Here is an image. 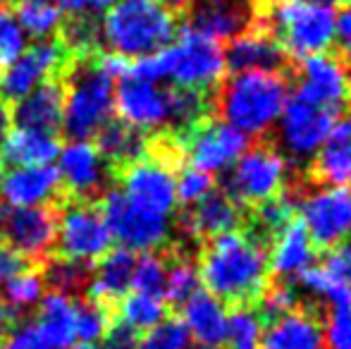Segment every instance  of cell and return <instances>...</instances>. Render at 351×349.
<instances>
[{"mask_svg": "<svg viewBox=\"0 0 351 349\" xmlns=\"http://www.w3.org/2000/svg\"><path fill=\"white\" fill-rule=\"evenodd\" d=\"M337 112L328 108L306 103L296 96H289L285 110L278 120V141L280 154L294 163H308L315 158L323 141L332 130Z\"/></svg>", "mask_w": 351, "mask_h": 349, "instance_id": "10", "label": "cell"}, {"mask_svg": "<svg viewBox=\"0 0 351 349\" xmlns=\"http://www.w3.org/2000/svg\"><path fill=\"white\" fill-rule=\"evenodd\" d=\"M335 41L342 48L344 58L351 56V0L344 3L339 12H335Z\"/></svg>", "mask_w": 351, "mask_h": 349, "instance_id": "51", "label": "cell"}, {"mask_svg": "<svg viewBox=\"0 0 351 349\" xmlns=\"http://www.w3.org/2000/svg\"><path fill=\"white\" fill-rule=\"evenodd\" d=\"M313 265H315L313 242H311L301 220L291 218L289 223L282 225L278 232L270 237L268 273H273L280 282H285V280L301 278Z\"/></svg>", "mask_w": 351, "mask_h": 349, "instance_id": "20", "label": "cell"}, {"mask_svg": "<svg viewBox=\"0 0 351 349\" xmlns=\"http://www.w3.org/2000/svg\"><path fill=\"white\" fill-rule=\"evenodd\" d=\"M258 349H325L323 326L311 311L294 309L263 328Z\"/></svg>", "mask_w": 351, "mask_h": 349, "instance_id": "27", "label": "cell"}, {"mask_svg": "<svg viewBox=\"0 0 351 349\" xmlns=\"http://www.w3.org/2000/svg\"><path fill=\"white\" fill-rule=\"evenodd\" d=\"M182 154L201 173H227L249 151V136L222 120H201L182 132Z\"/></svg>", "mask_w": 351, "mask_h": 349, "instance_id": "12", "label": "cell"}, {"mask_svg": "<svg viewBox=\"0 0 351 349\" xmlns=\"http://www.w3.org/2000/svg\"><path fill=\"white\" fill-rule=\"evenodd\" d=\"M294 96L337 112L351 96V75L347 65L328 53L304 58L296 67Z\"/></svg>", "mask_w": 351, "mask_h": 349, "instance_id": "16", "label": "cell"}, {"mask_svg": "<svg viewBox=\"0 0 351 349\" xmlns=\"http://www.w3.org/2000/svg\"><path fill=\"white\" fill-rule=\"evenodd\" d=\"M3 349H51V347L46 345L41 333L36 330L34 321L32 323L24 321V323H19V326L10 328Z\"/></svg>", "mask_w": 351, "mask_h": 349, "instance_id": "48", "label": "cell"}, {"mask_svg": "<svg viewBox=\"0 0 351 349\" xmlns=\"http://www.w3.org/2000/svg\"><path fill=\"white\" fill-rule=\"evenodd\" d=\"M294 218V204H291L289 196H275V199L265 201V204L258 206V213H256V225L263 234L273 237L275 232L287 225Z\"/></svg>", "mask_w": 351, "mask_h": 349, "instance_id": "46", "label": "cell"}, {"mask_svg": "<svg viewBox=\"0 0 351 349\" xmlns=\"http://www.w3.org/2000/svg\"><path fill=\"white\" fill-rule=\"evenodd\" d=\"M22 265H27V263H24L19 256H14L8 247H3V244H0V282H5L10 275L17 273Z\"/></svg>", "mask_w": 351, "mask_h": 349, "instance_id": "53", "label": "cell"}, {"mask_svg": "<svg viewBox=\"0 0 351 349\" xmlns=\"http://www.w3.org/2000/svg\"><path fill=\"white\" fill-rule=\"evenodd\" d=\"M58 10L62 14H67L70 19L77 17H93V10H91V0H58Z\"/></svg>", "mask_w": 351, "mask_h": 349, "instance_id": "52", "label": "cell"}, {"mask_svg": "<svg viewBox=\"0 0 351 349\" xmlns=\"http://www.w3.org/2000/svg\"><path fill=\"white\" fill-rule=\"evenodd\" d=\"M299 280H301V287H304L313 299H318V302L330 304L332 309L351 306L349 289L339 282V278L325 263L323 265H313V268L306 270Z\"/></svg>", "mask_w": 351, "mask_h": 349, "instance_id": "35", "label": "cell"}, {"mask_svg": "<svg viewBox=\"0 0 351 349\" xmlns=\"http://www.w3.org/2000/svg\"><path fill=\"white\" fill-rule=\"evenodd\" d=\"M74 306H77V302L70 294L53 292V289L43 294V299L38 302V316L34 326L51 349H67L77 340Z\"/></svg>", "mask_w": 351, "mask_h": 349, "instance_id": "29", "label": "cell"}, {"mask_svg": "<svg viewBox=\"0 0 351 349\" xmlns=\"http://www.w3.org/2000/svg\"><path fill=\"white\" fill-rule=\"evenodd\" d=\"M227 311L225 302L213 297L206 289H199L189 302L182 304V318L191 340L201 347L217 349L227 342Z\"/></svg>", "mask_w": 351, "mask_h": 349, "instance_id": "24", "label": "cell"}, {"mask_svg": "<svg viewBox=\"0 0 351 349\" xmlns=\"http://www.w3.org/2000/svg\"><path fill=\"white\" fill-rule=\"evenodd\" d=\"M325 265L337 275L339 282H342L351 294V237L347 239V242L339 244V247L332 249V254L328 256Z\"/></svg>", "mask_w": 351, "mask_h": 349, "instance_id": "50", "label": "cell"}, {"mask_svg": "<svg viewBox=\"0 0 351 349\" xmlns=\"http://www.w3.org/2000/svg\"><path fill=\"white\" fill-rule=\"evenodd\" d=\"M201 287V278H199V268L194 261L184 256H177L175 261L167 265L165 273V289H162V299H167L170 304H184L199 292Z\"/></svg>", "mask_w": 351, "mask_h": 349, "instance_id": "36", "label": "cell"}, {"mask_svg": "<svg viewBox=\"0 0 351 349\" xmlns=\"http://www.w3.org/2000/svg\"><path fill=\"white\" fill-rule=\"evenodd\" d=\"M199 278L206 292L220 302H254L268 287V254L254 234L227 232L210 239L199 258Z\"/></svg>", "mask_w": 351, "mask_h": 349, "instance_id": "1", "label": "cell"}, {"mask_svg": "<svg viewBox=\"0 0 351 349\" xmlns=\"http://www.w3.org/2000/svg\"><path fill=\"white\" fill-rule=\"evenodd\" d=\"M56 134L34 130H10L8 139L0 146V163L10 168H24V165H51V160L58 158Z\"/></svg>", "mask_w": 351, "mask_h": 349, "instance_id": "30", "label": "cell"}, {"mask_svg": "<svg viewBox=\"0 0 351 349\" xmlns=\"http://www.w3.org/2000/svg\"><path fill=\"white\" fill-rule=\"evenodd\" d=\"M261 318L275 321L280 316H287L296 309V289L287 282H275L263 289L261 294Z\"/></svg>", "mask_w": 351, "mask_h": 349, "instance_id": "45", "label": "cell"}, {"mask_svg": "<svg viewBox=\"0 0 351 349\" xmlns=\"http://www.w3.org/2000/svg\"><path fill=\"white\" fill-rule=\"evenodd\" d=\"M56 170L60 177V189H65L74 201H86L101 194L108 182V165L93 141H67L58 151Z\"/></svg>", "mask_w": 351, "mask_h": 349, "instance_id": "18", "label": "cell"}, {"mask_svg": "<svg viewBox=\"0 0 351 349\" xmlns=\"http://www.w3.org/2000/svg\"><path fill=\"white\" fill-rule=\"evenodd\" d=\"M325 349H351V306L332 309L323 326Z\"/></svg>", "mask_w": 351, "mask_h": 349, "instance_id": "47", "label": "cell"}, {"mask_svg": "<svg viewBox=\"0 0 351 349\" xmlns=\"http://www.w3.org/2000/svg\"><path fill=\"white\" fill-rule=\"evenodd\" d=\"M19 27L27 36H34L38 41H46L51 34H56L62 24V12L53 0H38V3H19L17 5Z\"/></svg>", "mask_w": 351, "mask_h": 349, "instance_id": "34", "label": "cell"}, {"mask_svg": "<svg viewBox=\"0 0 351 349\" xmlns=\"http://www.w3.org/2000/svg\"><path fill=\"white\" fill-rule=\"evenodd\" d=\"M43 273V280L46 285H51L53 292H62V294H70L79 292L82 287L88 285V268L84 263L70 261V258H51L46 263V270Z\"/></svg>", "mask_w": 351, "mask_h": 349, "instance_id": "39", "label": "cell"}, {"mask_svg": "<svg viewBox=\"0 0 351 349\" xmlns=\"http://www.w3.org/2000/svg\"><path fill=\"white\" fill-rule=\"evenodd\" d=\"M296 213L315 249H335L351 237V189L347 186L320 184L304 191Z\"/></svg>", "mask_w": 351, "mask_h": 349, "instance_id": "8", "label": "cell"}, {"mask_svg": "<svg viewBox=\"0 0 351 349\" xmlns=\"http://www.w3.org/2000/svg\"><path fill=\"white\" fill-rule=\"evenodd\" d=\"M167 318V304L162 297L153 294L132 292L120 299V321L127 323L130 328L139 330H151L158 323Z\"/></svg>", "mask_w": 351, "mask_h": 349, "instance_id": "33", "label": "cell"}, {"mask_svg": "<svg viewBox=\"0 0 351 349\" xmlns=\"http://www.w3.org/2000/svg\"><path fill=\"white\" fill-rule=\"evenodd\" d=\"M134 254L127 249H110L96 261V268L88 273V299L110 306L120 302L132 287L134 273Z\"/></svg>", "mask_w": 351, "mask_h": 349, "instance_id": "28", "label": "cell"}, {"mask_svg": "<svg viewBox=\"0 0 351 349\" xmlns=\"http://www.w3.org/2000/svg\"><path fill=\"white\" fill-rule=\"evenodd\" d=\"M17 3H38V0H17Z\"/></svg>", "mask_w": 351, "mask_h": 349, "instance_id": "61", "label": "cell"}, {"mask_svg": "<svg viewBox=\"0 0 351 349\" xmlns=\"http://www.w3.org/2000/svg\"><path fill=\"white\" fill-rule=\"evenodd\" d=\"M120 191L134 206L153 215L172 218L177 208L175 170L165 156H143L141 160L120 170Z\"/></svg>", "mask_w": 351, "mask_h": 349, "instance_id": "13", "label": "cell"}, {"mask_svg": "<svg viewBox=\"0 0 351 349\" xmlns=\"http://www.w3.org/2000/svg\"><path fill=\"white\" fill-rule=\"evenodd\" d=\"M206 96L189 88H170V125L180 127L182 132L191 130L196 122L204 120Z\"/></svg>", "mask_w": 351, "mask_h": 349, "instance_id": "40", "label": "cell"}, {"mask_svg": "<svg viewBox=\"0 0 351 349\" xmlns=\"http://www.w3.org/2000/svg\"><path fill=\"white\" fill-rule=\"evenodd\" d=\"M72 349H101V347L93 345V342H79V345H74Z\"/></svg>", "mask_w": 351, "mask_h": 349, "instance_id": "59", "label": "cell"}, {"mask_svg": "<svg viewBox=\"0 0 351 349\" xmlns=\"http://www.w3.org/2000/svg\"><path fill=\"white\" fill-rule=\"evenodd\" d=\"M177 36L175 14L156 0H117L101 22V38L108 53L141 60L170 46Z\"/></svg>", "mask_w": 351, "mask_h": 349, "instance_id": "4", "label": "cell"}, {"mask_svg": "<svg viewBox=\"0 0 351 349\" xmlns=\"http://www.w3.org/2000/svg\"><path fill=\"white\" fill-rule=\"evenodd\" d=\"M263 318L249 306H237L227 316V342L234 349H256L263 335Z\"/></svg>", "mask_w": 351, "mask_h": 349, "instance_id": "37", "label": "cell"}, {"mask_svg": "<svg viewBox=\"0 0 351 349\" xmlns=\"http://www.w3.org/2000/svg\"><path fill=\"white\" fill-rule=\"evenodd\" d=\"M10 127H12V115H10V108L0 103V146H3L5 139H8Z\"/></svg>", "mask_w": 351, "mask_h": 349, "instance_id": "54", "label": "cell"}, {"mask_svg": "<svg viewBox=\"0 0 351 349\" xmlns=\"http://www.w3.org/2000/svg\"><path fill=\"white\" fill-rule=\"evenodd\" d=\"M27 51V34L22 32L12 10L0 8V70L12 65Z\"/></svg>", "mask_w": 351, "mask_h": 349, "instance_id": "43", "label": "cell"}, {"mask_svg": "<svg viewBox=\"0 0 351 349\" xmlns=\"http://www.w3.org/2000/svg\"><path fill=\"white\" fill-rule=\"evenodd\" d=\"M60 191V177L53 165L10 168L0 177V196L12 208H36L53 201Z\"/></svg>", "mask_w": 351, "mask_h": 349, "instance_id": "21", "label": "cell"}, {"mask_svg": "<svg viewBox=\"0 0 351 349\" xmlns=\"http://www.w3.org/2000/svg\"><path fill=\"white\" fill-rule=\"evenodd\" d=\"M3 237L8 249L27 261H46L56 249L58 237V213L48 206L36 208H12L8 210Z\"/></svg>", "mask_w": 351, "mask_h": 349, "instance_id": "17", "label": "cell"}, {"mask_svg": "<svg viewBox=\"0 0 351 349\" xmlns=\"http://www.w3.org/2000/svg\"><path fill=\"white\" fill-rule=\"evenodd\" d=\"M311 163L315 180L351 189V112L335 120L328 139Z\"/></svg>", "mask_w": 351, "mask_h": 349, "instance_id": "26", "label": "cell"}, {"mask_svg": "<svg viewBox=\"0 0 351 349\" xmlns=\"http://www.w3.org/2000/svg\"><path fill=\"white\" fill-rule=\"evenodd\" d=\"M110 309L103 304L93 302V299H82L74 306V330L82 342H93L103 340V335L110 328Z\"/></svg>", "mask_w": 351, "mask_h": 349, "instance_id": "38", "label": "cell"}, {"mask_svg": "<svg viewBox=\"0 0 351 349\" xmlns=\"http://www.w3.org/2000/svg\"><path fill=\"white\" fill-rule=\"evenodd\" d=\"M273 38L285 56H323L335 43V10L313 0H280L273 8Z\"/></svg>", "mask_w": 351, "mask_h": 349, "instance_id": "6", "label": "cell"}, {"mask_svg": "<svg viewBox=\"0 0 351 349\" xmlns=\"http://www.w3.org/2000/svg\"><path fill=\"white\" fill-rule=\"evenodd\" d=\"M158 5H160V8H165L167 12H182V10H186L189 8L191 3H194V0H156Z\"/></svg>", "mask_w": 351, "mask_h": 349, "instance_id": "56", "label": "cell"}, {"mask_svg": "<svg viewBox=\"0 0 351 349\" xmlns=\"http://www.w3.org/2000/svg\"><path fill=\"white\" fill-rule=\"evenodd\" d=\"M165 273L167 263L158 254L148 252L141 254L134 261V273H132V289L141 294H153V297H162L165 289Z\"/></svg>", "mask_w": 351, "mask_h": 349, "instance_id": "41", "label": "cell"}, {"mask_svg": "<svg viewBox=\"0 0 351 349\" xmlns=\"http://www.w3.org/2000/svg\"><path fill=\"white\" fill-rule=\"evenodd\" d=\"M191 337L180 318H165L139 337V349H189Z\"/></svg>", "mask_w": 351, "mask_h": 349, "instance_id": "42", "label": "cell"}, {"mask_svg": "<svg viewBox=\"0 0 351 349\" xmlns=\"http://www.w3.org/2000/svg\"><path fill=\"white\" fill-rule=\"evenodd\" d=\"M5 223H8V208L0 206V237H3V232H5Z\"/></svg>", "mask_w": 351, "mask_h": 349, "instance_id": "58", "label": "cell"}, {"mask_svg": "<svg viewBox=\"0 0 351 349\" xmlns=\"http://www.w3.org/2000/svg\"><path fill=\"white\" fill-rule=\"evenodd\" d=\"M313 3L325 5V8H337V5H344V3H349V0H313Z\"/></svg>", "mask_w": 351, "mask_h": 349, "instance_id": "57", "label": "cell"}, {"mask_svg": "<svg viewBox=\"0 0 351 349\" xmlns=\"http://www.w3.org/2000/svg\"><path fill=\"white\" fill-rule=\"evenodd\" d=\"M130 72L151 82H172L177 88L206 93L215 88L227 75L225 48L210 38L184 27L177 32L170 46L148 58L132 62Z\"/></svg>", "mask_w": 351, "mask_h": 349, "instance_id": "2", "label": "cell"}, {"mask_svg": "<svg viewBox=\"0 0 351 349\" xmlns=\"http://www.w3.org/2000/svg\"><path fill=\"white\" fill-rule=\"evenodd\" d=\"M227 70L237 72H280L287 56L273 34L249 29L241 36L232 38L225 51Z\"/></svg>", "mask_w": 351, "mask_h": 349, "instance_id": "23", "label": "cell"}, {"mask_svg": "<svg viewBox=\"0 0 351 349\" xmlns=\"http://www.w3.org/2000/svg\"><path fill=\"white\" fill-rule=\"evenodd\" d=\"M115 108L120 112V120L134 130H160L170 125V88L127 70V75L117 80Z\"/></svg>", "mask_w": 351, "mask_h": 349, "instance_id": "15", "label": "cell"}, {"mask_svg": "<svg viewBox=\"0 0 351 349\" xmlns=\"http://www.w3.org/2000/svg\"><path fill=\"white\" fill-rule=\"evenodd\" d=\"M287 101L289 86L280 72H237L217 93V112L222 122L251 139L278 125Z\"/></svg>", "mask_w": 351, "mask_h": 349, "instance_id": "3", "label": "cell"}, {"mask_svg": "<svg viewBox=\"0 0 351 349\" xmlns=\"http://www.w3.org/2000/svg\"><path fill=\"white\" fill-rule=\"evenodd\" d=\"M58 254L77 263H93L112 247L101 210L88 201H72L58 213Z\"/></svg>", "mask_w": 351, "mask_h": 349, "instance_id": "11", "label": "cell"}, {"mask_svg": "<svg viewBox=\"0 0 351 349\" xmlns=\"http://www.w3.org/2000/svg\"><path fill=\"white\" fill-rule=\"evenodd\" d=\"M10 328H12V313H10V309L5 306L3 297H0V337L8 335Z\"/></svg>", "mask_w": 351, "mask_h": 349, "instance_id": "55", "label": "cell"}, {"mask_svg": "<svg viewBox=\"0 0 351 349\" xmlns=\"http://www.w3.org/2000/svg\"><path fill=\"white\" fill-rule=\"evenodd\" d=\"M241 223V206H237L225 191H213L204 201L191 206L182 215V228L191 239H215L234 232Z\"/></svg>", "mask_w": 351, "mask_h": 349, "instance_id": "22", "label": "cell"}, {"mask_svg": "<svg viewBox=\"0 0 351 349\" xmlns=\"http://www.w3.org/2000/svg\"><path fill=\"white\" fill-rule=\"evenodd\" d=\"M189 349H210V347H201V345H196V347H189Z\"/></svg>", "mask_w": 351, "mask_h": 349, "instance_id": "62", "label": "cell"}, {"mask_svg": "<svg viewBox=\"0 0 351 349\" xmlns=\"http://www.w3.org/2000/svg\"><path fill=\"white\" fill-rule=\"evenodd\" d=\"M46 294V280L38 268L22 265L17 273H12L5 280L3 302L10 309V313H24L38 306V302Z\"/></svg>", "mask_w": 351, "mask_h": 349, "instance_id": "32", "label": "cell"}, {"mask_svg": "<svg viewBox=\"0 0 351 349\" xmlns=\"http://www.w3.org/2000/svg\"><path fill=\"white\" fill-rule=\"evenodd\" d=\"M112 170H125L127 165L141 160L148 154V141L146 134L134 127L125 125L122 120L108 122L101 132L96 134V144H93Z\"/></svg>", "mask_w": 351, "mask_h": 349, "instance_id": "31", "label": "cell"}, {"mask_svg": "<svg viewBox=\"0 0 351 349\" xmlns=\"http://www.w3.org/2000/svg\"><path fill=\"white\" fill-rule=\"evenodd\" d=\"M62 101H65V91L60 82L53 80L19 98L10 115L22 130L56 134V130L62 127Z\"/></svg>", "mask_w": 351, "mask_h": 349, "instance_id": "25", "label": "cell"}, {"mask_svg": "<svg viewBox=\"0 0 351 349\" xmlns=\"http://www.w3.org/2000/svg\"><path fill=\"white\" fill-rule=\"evenodd\" d=\"M67 65H70V56L60 41H38L27 48L12 65L5 67L0 93L17 103L34 88L65 75Z\"/></svg>", "mask_w": 351, "mask_h": 349, "instance_id": "14", "label": "cell"}, {"mask_svg": "<svg viewBox=\"0 0 351 349\" xmlns=\"http://www.w3.org/2000/svg\"><path fill=\"white\" fill-rule=\"evenodd\" d=\"M189 8V29L215 43L232 41L249 32L256 14L251 0H194Z\"/></svg>", "mask_w": 351, "mask_h": 349, "instance_id": "19", "label": "cell"}, {"mask_svg": "<svg viewBox=\"0 0 351 349\" xmlns=\"http://www.w3.org/2000/svg\"><path fill=\"white\" fill-rule=\"evenodd\" d=\"M213 175L208 173H201L196 168H184L175 175V196H177V204H184V206H196L199 201H204L206 196L213 194Z\"/></svg>", "mask_w": 351, "mask_h": 349, "instance_id": "44", "label": "cell"}, {"mask_svg": "<svg viewBox=\"0 0 351 349\" xmlns=\"http://www.w3.org/2000/svg\"><path fill=\"white\" fill-rule=\"evenodd\" d=\"M101 349H139V333L127 326V323L115 321L110 323L108 333L103 335Z\"/></svg>", "mask_w": 351, "mask_h": 349, "instance_id": "49", "label": "cell"}, {"mask_svg": "<svg viewBox=\"0 0 351 349\" xmlns=\"http://www.w3.org/2000/svg\"><path fill=\"white\" fill-rule=\"evenodd\" d=\"M101 210L112 242H120L127 252L148 254L153 249L162 247L170 237L172 218L153 215L148 210L134 206L120 189H110L101 196Z\"/></svg>", "mask_w": 351, "mask_h": 349, "instance_id": "9", "label": "cell"}, {"mask_svg": "<svg viewBox=\"0 0 351 349\" xmlns=\"http://www.w3.org/2000/svg\"><path fill=\"white\" fill-rule=\"evenodd\" d=\"M65 101H62V127L72 139L88 141L110 122L115 108V80L91 58L70 60L65 70Z\"/></svg>", "mask_w": 351, "mask_h": 349, "instance_id": "5", "label": "cell"}, {"mask_svg": "<svg viewBox=\"0 0 351 349\" xmlns=\"http://www.w3.org/2000/svg\"><path fill=\"white\" fill-rule=\"evenodd\" d=\"M344 65H347V70H349V75H351V56L347 58V62H344Z\"/></svg>", "mask_w": 351, "mask_h": 349, "instance_id": "60", "label": "cell"}, {"mask_svg": "<svg viewBox=\"0 0 351 349\" xmlns=\"http://www.w3.org/2000/svg\"><path fill=\"white\" fill-rule=\"evenodd\" d=\"M289 160L273 146H254L225 175V194L237 206H261L285 191Z\"/></svg>", "mask_w": 351, "mask_h": 349, "instance_id": "7", "label": "cell"}]
</instances>
